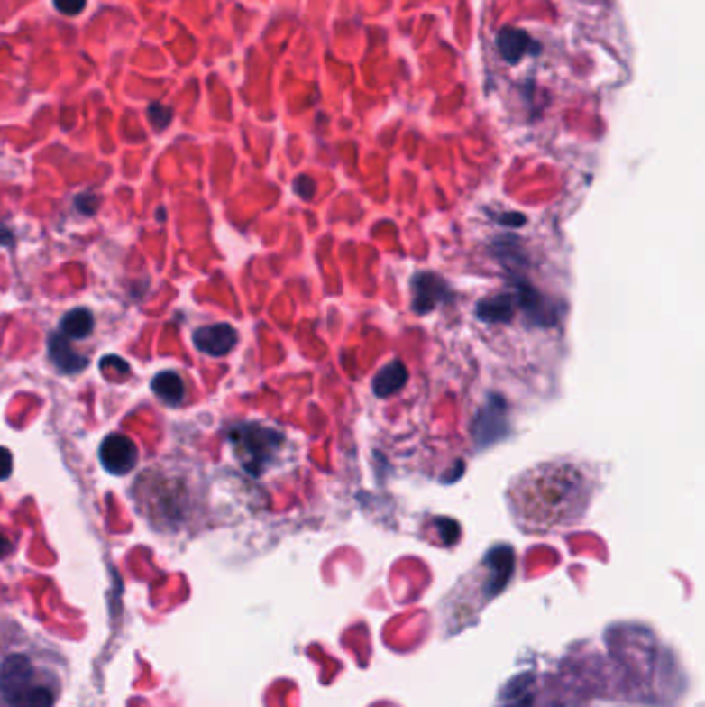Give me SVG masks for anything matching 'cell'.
I'll return each instance as SVG.
<instances>
[{"instance_id":"1","label":"cell","mask_w":705,"mask_h":707,"mask_svg":"<svg viewBox=\"0 0 705 707\" xmlns=\"http://www.w3.org/2000/svg\"><path fill=\"white\" fill-rule=\"evenodd\" d=\"M594 489L596 480L588 465L556 459L519 473L507 499L521 529L551 532L581 521Z\"/></svg>"},{"instance_id":"2","label":"cell","mask_w":705,"mask_h":707,"mask_svg":"<svg viewBox=\"0 0 705 707\" xmlns=\"http://www.w3.org/2000/svg\"><path fill=\"white\" fill-rule=\"evenodd\" d=\"M67 684L59 647L13 627L0 631V707H54Z\"/></svg>"},{"instance_id":"3","label":"cell","mask_w":705,"mask_h":707,"mask_svg":"<svg viewBox=\"0 0 705 707\" xmlns=\"http://www.w3.org/2000/svg\"><path fill=\"white\" fill-rule=\"evenodd\" d=\"M230 441L244 470L251 472L252 476H259L276 455L281 436L261 424H241L232 430Z\"/></svg>"},{"instance_id":"4","label":"cell","mask_w":705,"mask_h":707,"mask_svg":"<svg viewBox=\"0 0 705 707\" xmlns=\"http://www.w3.org/2000/svg\"><path fill=\"white\" fill-rule=\"evenodd\" d=\"M100 462L114 476H126L139 462L137 445L124 435H108L100 447Z\"/></svg>"},{"instance_id":"5","label":"cell","mask_w":705,"mask_h":707,"mask_svg":"<svg viewBox=\"0 0 705 707\" xmlns=\"http://www.w3.org/2000/svg\"><path fill=\"white\" fill-rule=\"evenodd\" d=\"M193 342L197 350H201L203 354H209V356H225V354L236 345L238 335L232 325L217 323L197 329L193 334Z\"/></svg>"},{"instance_id":"6","label":"cell","mask_w":705,"mask_h":707,"mask_svg":"<svg viewBox=\"0 0 705 707\" xmlns=\"http://www.w3.org/2000/svg\"><path fill=\"white\" fill-rule=\"evenodd\" d=\"M48 350H50V358L54 366L60 372H79L87 366V358L81 356L79 352H75L73 345L69 344V337H65L62 334L50 335Z\"/></svg>"},{"instance_id":"7","label":"cell","mask_w":705,"mask_h":707,"mask_svg":"<svg viewBox=\"0 0 705 707\" xmlns=\"http://www.w3.org/2000/svg\"><path fill=\"white\" fill-rule=\"evenodd\" d=\"M497 48L507 62H517L521 56L534 50L530 35L519 30H503L497 38Z\"/></svg>"},{"instance_id":"8","label":"cell","mask_w":705,"mask_h":707,"mask_svg":"<svg viewBox=\"0 0 705 707\" xmlns=\"http://www.w3.org/2000/svg\"><path fill=\"white\" fill-rule=\"evenodd\" d=\"M151 389L158 398L168 406H179L185 399V381L180 379V374L172 371H164L155 374L151 381Z\"/></svg>"},{"instance_id":"9","label":"cell","mask_w":705,"mask_h":707,"mask_svg":"<svg viewBox=\"0 0 705 707\" xmlns=\"http://www.w3.org/2000/svg\"><path fill=\"white\" fill-rule=\"evenodd\" d=\"M94 331V315L89 308H73L62 317L60 334L69 339H86Z\"/></svg>"},{"instance_id":"10","label":"cell","mask_w":705,"mask_h":707,"mask_svg":"<svg viewBox=\"0 0 705 707\" xmlns=\"http://www.w3.org/2000/svg\"><path fill=\"white\" fill-rule=\"evenodd\" d=\"M406 379H407L406 366L401 364L399 360H393V363L387 364L383 371H379L375 381H372V389H375V393L380 395V398H385V395L396 393L398 389L404 387Z\"/></svg>"},{"instance_id":"11","label":"cell","mask_w":705,"mask_h":707,"mask_svg":"<svg viewBox=\"0 0 705 707\" xmlns=\"http://www.w3.org/2000/svg\"><path fill=\"white\" fill-rule=\"evenodd\" d=\"M170 118H172L170 108H166V106H161V104H151L150 106V120H151L153 126L158 131H161V129H164V126L170 124Z\"/></svg>"},{"instance_id":"12","label":"cell","mask_w":705,"mask_h":707,"mask_svg":"<svg viewBox=\"0 0 705 707\" xmlns=\"http://www.w3.org/2000/svg\"><path fill=\"white\" fill-rule=\"evenodd\" d=\"M86 5H87V0H54L56 11L62 13V15H69V17L79 15V13L86 9Z\"/></svg>"},{"instance_id":"13","label":"cell","mask_w":705,"mask_h":707,"mask_svg":"<svg viewBox=\"0 0 705 707\" xmlns=\"http://www.w3.org/2000/svg\"><path fill=\"white\" fill-rule=\"evenodd\" d=\"M13 472V455L9 449L0 447V480H6Z\"/></svg>"},{"instance_id":"14","label":"cell","mask_w":705,"mask_h":707,"mask_svg":"<svg viewBox=\"0 0 705 707\" xmlns=\"http://www.w3.org/2000/svg\"><path fill=\"white\" fill-rule=\"evenodd\" d=\"M13 553V542L6 536L0 534V558L9 556Z\"/></svg>"}]
</instances>
